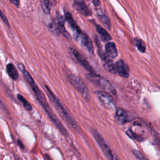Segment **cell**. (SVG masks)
Masks as SVG:
<instances>
[{"instance_id":"cell-2","label":"cell","mask_w":160,"mask_h":160,"mask_svg":"<svg viewBox=\"0 0 160 160\" xmlns=\"http://www.w3.org/2000/svg\"><path fill=\"white\" fill-rule=\"evenodd\" d=\"M44 88L46 89V91L47 92V94L52 102V103L54 104L59 113L61 114V116L76 130L79 131V126L77 124L75 119L73 118V117L71 116V114L69 113L68 110L64 107V106L61 103V102L59 101V99L54 95V94L51 91V90L49 89V88L46 85L44 84Z\"/></svg>"},{"instance_id":"cell-13","label":"cell","mask_w":160,"mask_h":160,"mask_svg":"<svg viewBox=\"0 0 160 160\" xmlns=\"http://www.w3.org/2000/svg\"><path fill=\"white\" fill-rule=\"evenodd\" d=\"M81 41L82 45L87 49V51L91 54L94 53V47L92 42L91 38L85 32H81Z\"/></svg>"},{"instance_id":"cell-20","label":"cell","mask_w":160,"mask_h":160,"mask_svg":"<svg viewBox=\"0 0 160 160\" xmlns=\"http://www.w3.org/2000/svg\"><path fill=\"white\" fill-rule=\"evenodd\" d=\"M17 98L20 101V102H22V104H23V106L24 107V108L27 110V111H31L32 110V106L28 102V101L21 95V94H18V96H17Z\"/></svg>"},{"instance_id":"cell-27","label":"cell","mask_w":160,"mask_h":160,"mask_svg":"<svg viewBox=\"0 0 160 160\" xmlns=\"http://www.w3.org/2000/svg\"><path fill=\"white\" fill-rule=\"evenodd\" d=\"M154 141H155V142L156 143L157 146H158V148H159V149H160V139L159 138L158 136H155V138H154Z\"/></svg>"},{"instance_id":"cell-26","label":"cell","mask_w":160,"mask_h":160,"mask_svg":"<svg viewBox=\"0 0 160 160\" xmlns=\"http://www.w3.org/2000/svg\"><path fill=\"white\" fill-rule=\"evenodd\" d=\"M10 2L13 4L14 6H16V7H19V1L18 0H10Z\"/></svg>"},{"instance_id":"cell-3","label":"cell","mask_w":160,"mask_h":160,"mask_svg":"<svg viewBox=\"0 0 160 160\" xmlns=\"http://www.w3.org/2000/svg\"><path fill=\"white\" fill-rule=\"evenodd\" d=\"M91 131L94 139H96L97 143L98 144L99 146L100 147L101 149L102 150L106 157L109 160H119V158L115 154H114L112 150L108 145L107 142L105 141L102 136L94 129H92Z\"/></svg>"},{"instance_id":"cell-24","label":"cell","mask_w":160,"mask_h":160,"mask_svg":"<svg viewBox=\"0 0 160 160\" xmlns=\"http://www.w3.org/2000/svg\"><path fill=\"white\" fill-rule=\"evenodd\" d=\"M132 154L136 157L137 159H138L139 160H148L147 158H146L139 151L136 150V149H133L132 151Z\"/></svg>"},{"instance_id":"cell-15","label":"cell","mask_w":160,"mask_h":160,"mask_svg":"<svg viewBox=\"0 0 160 160\" xmlns=\"http://www.w3.org/2000/svg\"><path fill=\"white\" fill-rule=\"evenodd\" d=\"M56 24L59 31V32L61 33L66 39L70 40L71 39V37L69 33L66 30V28L64 27V20L61 16H58V22Z\"/></svg>"},{"instance_id":"cell-11","label":"cell","mask_w":160,"mask_h":160,"mask_svg":"<svg viewBox=\"0 0 160 160\" xmlns=\"http://www.w3.org/2000/svg\"><path fill=\"white\" fill-rule=\"evenodd\" d=\"M74 8L81 14L85 16H91V12L87 7L84 1L82 0H75L73 2Z\"/></svg>"},{"instance_id":"cell-23","label":"cell","mask_w":160,"mask_h":160,"mask_svg":"<svg viewBox=\"0 0 160 160\" xmlns=\"http://www.w3.org/2000/svg\"><path fill=\"white\" fill-rule=\"evenodd\" d=\"M126 134L131 138H132V139H134L136 141H143V137L142 136H141V135L137 134L136 133H135L131 129H128L126 131Z\"/></svg>"},{"instance_id":"cell-31","label":"cell","mask_w":160,"mask_h":160,"mask_svg":"<svg viewBox=\"0 0 160 160\" xmlns=\"http://www.w3.org/2000/svg\"><path fill=\"white\" fill-rule=\"evenodd\" d=\"M14 159L15 160H21L18 156H16V155H14Z\"/></svg>"},{"instance_id":"cell-9","label":"cell","mask_w":160,"mask_h":160,"mask_svg":"<svg viewBox=\"0 0 160 160\" xmlns=\"http://www.w3.org/2000/svg\"><path fill=\"white\" fill-rule=\"evenodd\" d=\"M116 73L123 78H128L129 76V68L128 66L121 59L118 61L115 64Z\"/></svg>"},{"instance_id":"cell-30","label":"cell","mask_w":160,"mask_h":160,"mask_svg":"<svg viewBox=\"0 0 160 160\" xmlns=\"http://www.w3.org/2000/svg\"><path fill=\"white\" fill-rule=\"evenodd\" d=\"M44 160H52V159L49 157V156L48 154H45L44 155Z\"/></svg>"},{"instance_id":"cell-28","label":"cell","mask_w":160,"mask_h":160,"mask_svg":"<svg viewBox=\"0 0 160 160\" xmlns=\"http://www.w3.org/2000/svg\"><path fill=\"white\" fill-rule=\"evenodd\" d=\"M17 143L18 144V146L20 147V148H21L22 149H24V146L23 144V143L22 142V141L20 140V139H18L17 140Z\"/></svg>"},{"instance_id":"cell-21","label":"cell","mask_w":160,"mask_h":160,"mask_svg":"<svg viewBox=\"0 0 160 160\" xmlns=\"http://www.w3.org/2000/svg\"><path fill=\"white\" fill-rule=\"evenodd\" d=\"M134 43L136 46L138 48V50L141 52H144L146 50V45L144 44V42L142 41V40H141L139 38H135L134 39Z\"/></svg>"},{"instance_id":"cell-4","label":"cell","mask_w":160,"mask_h":160,"mask_svg":"<svg viewBox=\"0 0 160 160\" xmlns=\"http://www.w3.org/2000/svg\"><path fill=\"white\" fill-rule=\"evenodd\" d=\"M67 78L69 82L81 93L82 96L86 100L89 99V92L84 82L78 76L74 74H69Z\"/></svg>"},{"instance_id":"cell-6","label":"cell","mask_w":160,"mask_h":160,"mask_svg":"<svg viewBox=\"0 0 160 160\" xmlns=\"http://www.w3.org/2000/svg\"><path fill=\"white\" fill-rule=\"evenodd\" d=\"M94 94L98 98L102 104L107 109L113 110L116 108V103L113 98L108 92L104 91L96 90L94 91Z\"/></svg>"},{"instance_id":"cell-14","label":"cell","mask_w":160,"mask_h":160,"mask_svg":"<svg viewBox=\"0 0 160 160\" xmlns=\"http://www.w3.org/2000/svg\"><path fill=\"white\" fill-rule=\"evenodd\" d=\"M105 52L109 58H116L118 53L116 44L113 42H108L105 46Z\"/></svg>"},{"instance_id":"cell-7","label":"cell","mask_w":160,"mask_h":160,"mask_svg":"<svg viewBox=\"0 0 160 160\" xmlns=\"http://www.w3.org/2000/svg\"><path fill=\"white\" fill-rule=\"evenodd\" d=\"M71 52L74 57L76 58V59L79 62V64L86 70L89 72V74H95V71L92 69V68L89 62L86 60V59L81 54H80L76 49H71Z\"/></svg>"},{"instance_id":"cell-5","label":"cell","mask_w":160,"mask_h":160,"mask_svg":"<svg viewBox=\"0 0 160 160\" xmlns=\"http://www.w3.org/2000/svg\"><path fill=\"white\" fill-rule=\"evenodd\" d=\"M87 78L91 82L94 84L96 86L102 89L108 90L112 93H115V89L112 85L111 84V82L105 78L97 74L96 73L92 74H88Z\"/></svg>"},{"instance_id":"cell-1","label":"cell","mask_w":160,"mask_h":160,"mask_svg":"<svg viewBox=\"0 0 160 160\" xmlns=\"http://www.w3.org/2000/svg\"><path fill=\"white\" fill-rule=\"evenodd\" d=\"M18 66L19 69L21 70V72L22 73L26 81H27V82L29 84V86L32 88L33 92L35 94L36 98L38 99V101L41 104V106L43 108V109H44L45 112L47 113V114H48V117L49 118V119H51V121L55 125V126L58 129V130L61 132V133L62 135L66 136L68 134H67V131H66L65 128L63 126V125L62 124L61 121L59 120V119L56 117V116L54 114V113L51 110V109L50 106H49V104L44 96V94L39 89V88L36 84L34 80L32 78L31 75L26 70L24 66L22 63H19Z\"/></svg>"},{"instance_id":"cell-29","label":"cell","mask_w":160,"mask_h":160,"mask_svg":"<svg viewBox=\"0 0 160 160\" xmlns=\"http://www.w3.org/2000/svg\"><path fill=\"white\" fill-rule=\"evenodd\" d=\"M92 3L94 4V5L95 6H99L101 2L99 1H98V0H93L92 1Z\"/></svg>"},{"instance_id":"cell-16","label":"cell","mask_w":160,"mask_h":160,"mask_svg":"<svg viewBox=\"0 0 160 160\" xmlns=\"http://www.w3.org/2000/svg\"><path fill=\"white\" fill-rule=\"evenodd\" d=\"M6 71L9 77L14 81H16L19 78V73L18 71L15 67V66L11 63L9 62L6 65Z\"/></svg>"},{"instance_id":"cell-8","label":"cell","mask_w":160,"mask_h":160,"mask_svg":"<svg viewBox=\"0 0 160 160\" xmlns=\"http://www.w3.org/2000/svg\"><path fill=\"white\" fill-rule=\"evenodd\" d=\"M114 118L116 122L119 125L124 124L131 121L129 112L122 108H118L116 109Z\"/></svg>"},{"instance_id":"cell-22","label":"cell","mask_w":160,"mask_h":160,"mask_svg":"<svg viewBox=\"0 0 160 160\" xmlns=\"http://www.w3.org/2000/svg\"><path fill=\"white\" fill-rule=\"evenodd\" d=\"M48 27L49 28V29L56 36H58L59 34V31L58 29V26H57V24L56 22H54V21H52V22H50L49 23H48Z\"/></svg>"},{"instance_id":"cell-12","label":"cell","mask_w":160,"mask_h":160,"mask_svg":"<svg viewBox=\"0 0 160 160\" xmlns=\"http://www.w3.org/2000/svg\"><path fill=\"white\" fill-rule=\"evenodd\" d=\"M65 18H66V19L68 21V24L70 25V26L73 29L75 38H76V39H77V38H78L81 35V34L82 32L81 29H80V28H79V27L77 25L76 22L74 20V19L72 17L71 14L70 12H66L65 13Z\"/></svg>"},{"instance_id":"cell-19","label":"cell","mask_w":160,"mask_h":160,"mask_svg":"<svg viewBox=\"0 0 160 160\" xmlns=\"http://www.w3.org/2000/svg\"><path fill=\"white\" fill-rule=\"evenodd\" d=\"M41 5L44 13L46 14H49L51 12V9L52 6L51 1H47V0L41 1Z\"/></svg>"},{"instance_id":"cell-17","label":"cell","mask_w":160,"mask_h":160,"mask_svg":"<svg viewBox=\"0 0 160 160\" xmlns=\"http://www.w3.org/2000/svg\"><path fill=\"white\" fill-rule=\"evenodd\" d=\"M96 29L97 32L99 34L102 41H109L110 40H111V39H112L111 36H110L109 32L106 29H104L102 27H101L99 25L96 24Z\"/></svg>"},{"instance_id":"cell-10","label":"cell","mask_w":160,"mask_h":160,"mask_svg":"<svg viewBox=\"0 0 160 160\" xmlns=\"http://www.w3.org/2000/svg\"><path fill=\"white\" fill-rule=\"evenodd\" d=\"M98 54L99 57L101 58L102 61H103L104 62V66L106 68V69L111 73L116 74V72L115 69V66L111 60V59L104 52L101 51V49L98 51Z\"/></svg>"},{"instance_id":"cell-25","label":"cell","mask_w":160,"mask_h":160,"mask_svg":"<svg viewBox=\"0 0 160 160\" xmlns=\"http://www.w3.org/2000/svg\"><path fill=\"white\" fill-rule=\"evenodd\" d=\"M0 18L2 19V20L3 21V22L8 26L9 27V21L8 19V18H6V16H5V14L2 12V11H1V9H0Z\"/></svg>"},{"instance_id":"cell-18","label":"cell","mask_w":160,"mask_h":160,"mask_svg":"<svg viewBox=\"0 0 160 160\" xmlns=\"http://www.w3.org/2000/svg\"><path fill=\"white\" fill-rule=\"evenodd\" d=\"M98 19L101 21V22L102 24V25L108 29H111V23L109 18L108 16L104 14H98L97 15Z\"/></svg>"}]
</instances>
